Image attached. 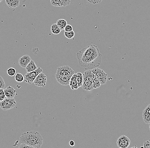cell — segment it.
<instances>
[{"instance_id":"2e32d148","label":"cell","mask_w":150,"mask_h":148,"mask_svg":"<svg viewBox=\"0 0 150 148\" xmlns=\"http://www.w3.org/2000/svg\"><path fill=\"white\" fill-rule=\"evenodd\" d=\"M56 24L61 29V30H64L66 26L67 25V21L65 19H60L56 22Z\"/></svg>"},{"instance_id":"ba28073f","label":"cell","mask_w":150,"mask_h":148,"mask_svg":"<svg viewBox=\"0 0 150 148\" xmlns=\"http://www.w3.org/2000/svg\"><path fill=\"white\" fill-rule=\"evenodd\" d=\"M47 82V76L42 72L37 76L33 81L35 86L41 87H45L46 85Z\"/></svg>"},{"instance_id":"4dcf8cb0","label":"cell","mask_w":150,"mask_h":148,"mask_svg":"<svg viewBox=\"0 0 150 148\" xmlns=\"http://www.w3.org/2000/svg\"><path fill=\"white\" fill-rule=\"evenodd\" d=\"M69 144H70V146H71V147H74V146H75V141L73 140H70L69 141Z\"/></svg>"},{"instance_id":"8fae6325","label":"cell","mask_w":150,"mask_h":148,"mask_svg":"<svg viewBox=\"0 0 150 148\" xmlns=\"http://www.w3.org/2000/svg\"><path fill=\"white\" fill-rule=\"evenodd\" d=\"M6 98L13 99L15 97L16 91L12 86H9L4 90Z\"/></svg>"},{"instance_id":"603a6c76","label":"cell","mask_w":150,"mask_h":148,"mask_svg":"<svg viewBox=\"0 0 150 148\" xmlns=\"http://www.w3.org/2000/svg\"><path fill=\"white\" fill-rule=\"evenodd\" d=\"M7 73L9 76H14L16 75V70L13 67H10L7 70Z\"/></svg>"},{"instance_id":"3957f363","label":"cell","mask_w":150,"mask_h":148,"mask_svg":"<svg viewBox=\"0 0 150 148\" xmlns=\"http://www.w3.org/2000/svg\"><path fill=\"white\" fill-rule=\"evenodd\" d=\"M74 74V71L70 66L67 65L58 67L55 76L61 85L67 86L70 84L71 77Z\"/></svg>"},{"instance_id":"4316f807","label":"cell","mask_w":150,"mask_h":148,"mask_svg":"<svg viewBox=\"0 0 150 148\" xmlns=\"http://www.w3.org/2000/svg\"><path fill=\"white\" fill-rule=\"evenodd\" d=\"M86 1H88L90 3L93 4H97L101 2V1H102L103 0H86Z\"/></svg>"},{"instance_id":"9a60e30c","label":"cell","mask_w":150,"mask_h":148,"mask_svg":"<svg viewBox=\"0 0 150 148\" xmlns=\"http://www.w3.org/2000/svg\"><path fill=\"white\" fill-rule=\"evenodd\" d=\"M25 68H26L27 73H30V72H33L36 70L37 69L38 67L34 61L33 60H31V61L28 64V65Z\"/></svg>"},{"instance_id":"ac0fdd59","label":"cell","mask_w":150,"mask_h":148,"mask_svg":"<svg viewBox=\"0 0 150 148\" xmlns=\"http://www.w3.org/2000/svg\"><path fill=\"white\" fill-rule=\"evenodd\" d=\"M52 33L54 34H59L60 33L61 30L56 24H52L51 27Z\"/></svg>"},{"instance_id":"ffe728a7","label":"cell","mask_w":150,"mask_h":148,"mask_svg":"<svg viewBox=\"0 0 150 148\" xmlns=\"http://www.w3.org/2000/svg\"><path fill=\"white\" fill-rule=\"evenodd\" d=\"M64 35L66 38L68 39H72L74 37L75 32L73 30L70 31H65L64 32Z\"/></svg>"},{"instance_id":"5bb4252c","label":"cell","mask_w":150,"mask_h":148,"mask_svg":"<svg viewBox=\"0 0 150 148\" xmlns=\"http://www.w3.org/2000/svg\"><path fill=\"white\" fill-rule=\"evenodd\" d=\"M6 4L11 8H16L20 5L19 0H5Z\"/></svg>"},{"instance_id":"d4e9b609","label":"cell","mask_w":150,"mask_h":148,"mask_svg":"<svg viewBox=\"0 0 150 148\" xmlns=\"http://www.w3.org/2000/svg\"><path fill=\"white\" fill-rule=\"evenodd\" d=\"M62 6H66L69 5L71 3L70 0H60Z\"/></svg>"},{"instance_id":"7c38bea8","label":"cell","mask_w":150,"mask_h":148,"mask_svg":"<svg viewBox=\"0 0 150 148\" xmlns=\"http://www.w3.org/2000/svg\"><path fill=\"white\" fill-rule=\"evenodd\" d=\"M143 120L145 123L149 124L150 123V104L147 106V107L143 110Z\"/></svg>"},{"instance_id":"44dd1931","label":"cell","mask_w":150,"mask_h":148,"mask_svg":"<svg viewBox=\"0 0 150 148\" xmlns=\"http://www.w3.org/2000/svg\"><path fill=\"white\" fill-rule=\"evenodd\" d=\"M15 80L18 82H21L24 81V77L21 73H17L15 77Z\"/></svg>"},{"instance_id":"7402d4cb","label":"cell","mask_w":150,"mask_h":148,"mask_svg":"<svg viewBox=\"0 0 150 148\" xmlns=\"http://www.w3.org/2000/svg\"><path fill=\"white\" fill-rule=\"evenodd\" d=\"M51 5L54 6H59L62 7V6L60 0H50Z\"/></svg>"},{"instance_id":"83f0119b","label":"cell","mask_w":150,"mask_h":148,"mask_svg":"<svg viewBox=\"0 0 150 148\" xmlns=\"http://www.w3.org/2000/svg\"><path fill=\"white\" fill-rule=\"evenodd\" d=\"M143 148H150V140L145 141L144 143Z\"/></svg>"},{"instance_id":"1f68e13d","label":"cell","mask_w":150,"mask_h":148,"mask_svg":"<svg viewBox=\"0 0 150 148\" xmlns=\"http://www.w3.org/2000/svg\"><path fill=\"white\" fill-rule=\"evenodd\" d=\"M149 125L150 131V123H149Z\"/></svg>"},{"instance_id":"8992f818","label":"cell","mask_w":150,"mask_h":148,"mask_svg":"<svg viewBox=\"0 0 150 148\" xmlns=\"http://www.w3.org/2000/svg\"><path fill=\"white\" fill-rule=\"evenodd\" d=\"M16 105V102L14 98L9 99L6 98L0 102V107L4 110H7L12 109Z\"/></svg>"},{"instance_id":"30bf717a","label":"cell","mask_w":150,"mask_h":148,"mask_svg":"<svg viewBox=\"0 0 150 148\" xmlns=\"http://www.w3.org/2000/svg\"><path fill=\"white\" fill-rule=\"evenodd\" d=\"M32 59L29 55H25L22 56L18 60V64L21 67L26 68Z\"/></svg>"},{"instance_id":"5b68a950","label":"cell","mask_w":150,"mask_h":148,"mask_svg":"<svg viewBox=\"0 0 150 148\" xmlns=\"http://www.w3.org/2000/svg\"><path fill=\"white\" fill-rule=\"evenodd\" d=\"M92 72L97 77L100 81L101 85H105L108 80V74L103 70L100 68H94Z\"/></svg>"},{"instance_id":"7a4b0ae2","label":"cell","mask_w":150,"mask_h":148,"mask_svg":"<svg viewBox=\"0 0 150 148\" xmlns=\"http://www.w3.org/2000/svg\"><path fill=\"white\" fill-rule=\"evenodd\" d=\"M21 143H24L35 148H40L43 144V139L37 131H28L21 134L20 137Z\"/></svg>"},{"instance_id":"e0dca14e","label":"cell","mask_w":150,"mask_h":148,"mask_svg":"<svg viewBox=\"0 0 150 148\" xmlns=\"http://www.w3.org/2000/svg\"><path fill=\"white\" fill-rule=\"evenodd\" d=\"M76 74V80L77 81L78 86L79 88L82 86L83 82V75L81 72H78Z\"/></svg>"},{"instance_id":"f1b7e54d","label":"cell","mask_w":150,"mask_h":148,"mask_svg":"<svg viewBox=\"0 0 150 148\" xmlns=\"http://www.w3.org/2000/svg\"><path fill=\"white\" fill-rule=\"evenodd\" d=\"M73 27H72L71 25H70V24H67L64 30L65 31L67 32L73 30Z\"/></svg>"},{"instance_id":"277c9868","label":"cell","mask_w":150,"mask_h":148,"mask_svg":"<svg viewBox=\"0 0 150 148\" xmlns=\"http://www.w3.org/2000/svg\"><path fill=\"white\" fill-rule=\"evenodd\" d=\"M83 75V82L82 86L84 90L91 91L93 89V80L94 75L91 70H86Z\"/></svg>"},{"instance_id":"4fadbf2b","label":"cell","mask_w":150,"mask_h":148,"mask_svg":"<svg viewBox=\"0 0 150 148\" xmlns=\"http://www.w3.org/2000/svg\"><path fill=\"white\" fill-rule=\"evenodd\" d=\"M70 88L73 90H76L78 89V86L77 81L76 80V74H74L70 79Z\"/></svg>"},{"instance_id":"484cf974","label":"cell","mask_w":150,"mask_h":148,"mask_svg":"<svg viewBox=\"0 0 150 148\" xmlns=\"http://www.w3.org/2000/svg\"><path fill=\"white\" fill-rule=\"evenodd\" d=\"M5 83L4 79L2 77L0 76V89L3 88L4 89L5 87Z\"/></svg>"},{"instance_id":"52a82bcc","label":"cell","mask_w":150,"mask_h":148,"mask_svg":"<svg viewBox=\"0 0 150 148\" xmlns=\"http://www.w3.org/2000/svg\"><path fill=\"white\" fill-rule=\"evenodd\" d=\"M43 72V70L40 67H38L37 69L33 72L27 73L25 75L24 81L29 84L33 82L35 79L40 73Z\"/></svg>"},{"instance_id":"f546056e","label":"cell","mask_w":150,"mask_h":148,"mask_svg":"<svg viewBox=\"0 0 150 148\" xmlns=\"http://www.w3.org/2000/svg\"><path fill=\"white\" fill-rule=\"evenodd\" d=\"M19 148H34L32 147H31V146H29V145H27V144H24V143H21L20 146L19 147Z\"/></svg>"},{"instance_id":"d6a6232c","label":"cell","mask_w":150,"mask_h":148,"mask_svg":"<svg viewBox=\"0 0 150 148\" xmlns=\"http://www.w3.org/2000/svg\"><path fill=\"white\" fill-rule=\"evenodd\" d=\"M2 1V0H0V2H1Z\"/></svg>"},{"instance_id":"cb8c5ba5","label":"cell","mask_w":150,"mask_h":148,"mask_svg":"<svg viewBox=\"0 0 150 148\" xmlns=\"http://www.w3.org/2000/svg\"><path fill=\"white\" fill-rule=\"evenodd\" d=\"M6 98L5 94L4 89L3 88L0 89V102L4 100Z\"/></svg>"},{"instance_id":"9c48e42d","label":"cell","mask_w":150,"mask_h":148,"mask_svg":"<svg viewBox=\"0 0 150 148\" xmlns=\"http://www.w3.org/2000/svg\"><path fill=\"white\" fill-rule=\"evenodd\" d=\"M130 139L124 135L121 136L117 139V145L118 147L120 148H127L129 147L130 145Z\"/></svg>"},{"instance_id":"d6986e66","label":"cell","mask_w":150,"mask_h":148,"mask_svg":"<svg viewBox=\"0 0 150 148\" xmlns=\"http://www.w3.org/2000/svg\"><path fill=\"white\" fill-rule=\"evenodd\" d=\"M101 84L100 81L97 77L94 75L93 80V86L94 89L99 88Z\"/></svg>"},{"instance_id":"6da1fadb","label":"cell","mask_w":150,"mask_h":148,"mask_svg":"<svg viewBox=\"0 0 150 148\" xmlns=\"http://www.w3.org/2000/svg\"><path fill=\"white\" fill-rule=\"evenodd\" d=\"M79 64L85 70H92L100 66L102 62V54L96 45L83 48L76 55Z\"/></svg>"}]
</instances>
